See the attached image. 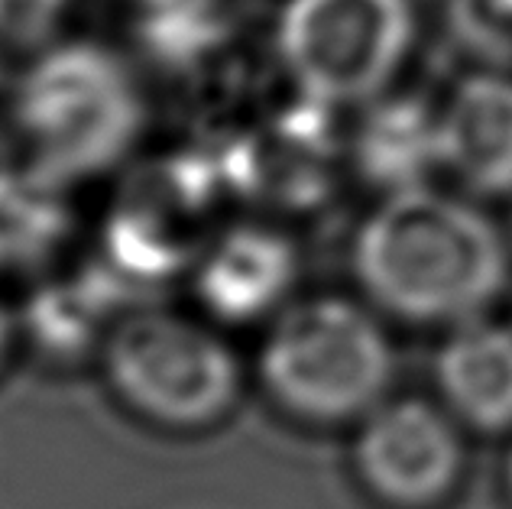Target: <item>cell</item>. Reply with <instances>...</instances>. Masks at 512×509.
I'll use <instances>...</instances> for the list:
<instances>
[{"mask_svg": "<svg viewBox=\"0 0 512 509\" xmlns=\"http://www.w3.org/2000/svg\"><path fill=\"white\" fill-rule=\"evenodd\" d=\"M299 270V250L286 231L266 221H234L198 247L192 292L214 325H269L292 302Z\"/></svg>", "mask_w": 512, "mask_h": 509, "instance_id": "7", "label": "cell"}, {"mask_svg": "<svg viewBox=\"0 0 512 509\" xmlns=\"http://www.w3.org/2000/svg\"><path fill=\"white\" fill-rule=\"evenodd\" d=\"M506 484H509V493H512V454H509V464H506Z\"/></svg>", "mask_w": 512, "mask_h": 509, "instance_id": "17", "label": "cell"}, {"mask_svg": "<svg viewBox=\"0 0 512 509\" xmlns=\"http://www.w3.org/2000/svg\"><path fill=\"white\" fill-rule=\"evenodd\" d=\"M435 380L444 406L474 432L512 428V328L464 321L441 344Z\"/></svg>", "mask_w": 512, "mask_h": 509, "instance_id": "9", "label": "cell"}, {"mask_svg": "<svg viewBox=\"0 0 512 509\" xmlns=\"http://www.w3.org/2000/svg\"><path fill=\"white\" fill-rule=\"evenodd\" d=\"M10 117L26 166L75 185L124 163L150 114L124 56L94 39H56L17 78Z\"/></svg>", "mask_w": 512, "mask_h": 509, "instance_id": "2", "label": "cell"}, {"mask_svg": "<svg viewBox=\"0 0 512 509\" xmlns=\"http://www.w3.org/2000/svg\"><path fill=\"white\" fill-rule=\"evenodd\" d=\"M354 130V166L383 195L425 189L441 159V111L419 98H376Z\"/></svg>", "mask_w": 512, "mask_h": 509, "instance_id": "10", "label": "cell"}, {"mask_svg": "<svg viewBox=\"0 0 512 509\" xmlns=\"http://www.w3.org/2000/svg\"><path fill=\"white\" fill-rule=\"evenodd\" d=\"M454 39L487 62L512 59V0H451Z\"/></svg>", "mask_w": 512, "mask_h": 509, "instance_id": "14", "label": "cell"}, {"mask_svg": "<svg viewBox=\"0 0 512 509\" xmlns=\"http://www.w3.org/2000/svg\"><path fill=\"white\" fill-rule=\"evenodd\" d=\"M354 474L389 509H435L451 497L464 471V445L454 415L425 399H383L357 422Z\"/></svg>", "mask_w": 512, "mask_h": 509, "instance_id": "6", "label": "cell"}, {"mask_svg": "<svg viewBox=\"0 0 512 509\" xmlns=\"http://www.w3.org/2000/svg\"><path fill=\"white\" fill-rule=\"evenodd\" d=\"M396 357L370 308L344 296L289 302L266 325L256 383L292 422L354 425L386 399Z\"/></svg>", "mask_w": 512, "mask_h": 509, "instance_id": "3", "label": "cell"}, {"mask_svg": "<svg viewBox=\"0 0 512 509\" xmlns=\"http://www.w3.org/2000/svg\"><path fill=\"white\" fill-rule=\"evenodd\" d=\"M441 159L480 195H512V78L470 75L441 107Z\"/></svg>", "mask_w": 512, "mask_h": 509, "instance_id": "8", "label": "cell"}, {"mask_svg": "<svg viewBox=\"0 0 512 509\" xmlns=\"http://www.w3.org/2000/svg\"><path fill=\"white\" fill-rule=\"evenodd\" d=\"M107 305V292L94 283H52L30 299L20 328L56 357H75L91 347L101 351L107 334H98V325H104Z\"/></svg>", "mask_w": 512, "mask_h": 509, "instance_id": "13", "label": "cell"}, {"mask_svg": "<svg viewBox=\"0 0 512 509\" xmlns=\"http://www.w3.org/2000/svg\"><path fill=\"white\" fill-rule=\"evenodd\" d=\"M56 179L33 166L0 169V273L46 263L69 234V202Z\"/></svg>", "mask_w": 512, "mask_h": 509, "instance_id": "11", "label": "cell"}, {"mask_svg": "<svg viewBox=\"0 0 512 509\" xmlns=\"http://www.w3.org/2000/svg\"><path fill=\"white\" fill-rule=\"evenodd\" d=\"M137 36L166 69H192L224 46V0H137Z\"/></svg>", "mask_w": 512, "mask_h": 509, "instance_id": "12", "label": "cell"}, {"mask_svg": "<svg viewBox=\"0 0 512 509\" xmlns=\"http://www.w3.org/2000/svg\"><path fill=\"white\" fill-rule=\"evenodd\" d=\"M72 0H0V46L43 49L56 43Z\"/></svg>", "mask_w": 512, "mask_h": 509, "instance_id": "15", "label": "cell"}, {"mask_svg": "<svg viewBox=\"0 0 512 509\" xmlns=\"http://www.w3.org/2000/svg\"><path fill=\"white\" fill-rule=\"evenodd\" d=\"M409 0H286L276 56L305 101L338 107L383 95L409 56Z\"/></svg>", "mask_w": 512, "mask_h": 509, "instance_id": "5", "label": "cell"}, {"mask_svg": "<svg viewBox=\"0 0 512 509\" xmlns=\"http://www.w3.org/2000/svg\"><path fill=\"white\" fill-rule=\"evenodd\" d=\"M354 276L386 315L457 328L506 289L509 253L487 214L425 185L383 195L367 214L354 237Z\"/></svg>", "mask_w": 512, "mask_h": 509, "instance_id": "1", "label": "cell"}, {"mask_svg": "<svg viewBox=\"0 0 512 509\" xmlns=\"http://www.w3.org/2000/svg\"><path fill=\"white\" fill-rule=\"evenodd\" d=\"M98 360L120 409L159 432H208L244 396V364L205 315L133 308L111 325Z\"/></svg>", "mask_w": 512, "mask_h": 509, "instance_id": "4", "label": "cell"}, {"mask_svg": "<svg viewBox=\"0 0 512 509\" xmlns=\"http://www.w3.org/2000/svg\"><path fill=\"white\" fill-rule=\"evenodd\" d=\"M17 334H20V321L17 315L10 312V308L0 302V370L7 367V360L13 354V347H17Z\"/></svg>", "mask_w": 512, "mask_h": 509, "instance_id": "16", "label": "cell"}]
</instances>
